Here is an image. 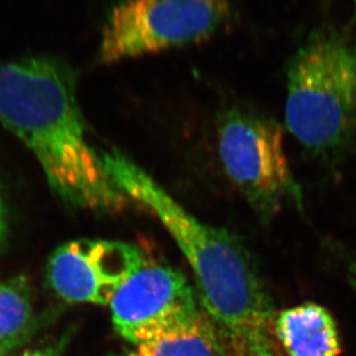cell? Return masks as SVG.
Wrapping results in <instances>:
<instances>
[{
    "instance_id": "8fae6325",
    "label": "cell",
    "mask_w": 356,
    "mask_h": 356,
    "mask_svg": "<svg viewBox=\"0 0 356 356\" xmlns=\"http://www.w3.org/2000/svg\"><path fill=\"white\" fill-rule=\"evenodd\" d=\"M70 333H65L62 338L56 340L54 343H49L47 346L28 350L17 356H63L66 347L69 345Z\"/></svg>"
},
{
    "instance_id": "277c9868",
    "label": "cell",
    "mask_w": 356,
    "mask_h": 356,
    "mask_svg": "<svg viewBox=\"0 0 356 356\" xmlns=\"http://www.w3.org/2000/svg\"><path fill=\"white\" fill-rule=\"evenodd\" d=\"M230 0H120L102 29L104 65L206 41L227 24Z\"/></svg>"
},
{
    "instance_id": "7c38bea8",
    "label": "cell",
    "mask_w": 356,
    "mask_h": 356,
    "mask_svg": "<svg viewBox=\"0 0 356 356\" xmlns=\"http://www.w3.org/2000/svg\"><path fill=\"white\" fill-rule=\"evenodd\" d=\"M31 337H24L20 339L12 340L8 343H1L0 345V356H8L10 353H13L14 350H17L22 343H26V340Z\"/></svg>"
},
{
    "instance_id": "5b68a950",
    "label": "cell",
    "mask_w": 356,
    "mask_h": 356,
    "mask_svg": "<svg viewBox=\"0 0 356 356\" xmlns=\"http://www.w3.org/2000/svg\"><path fill=\"white\" fill-rule=\"evenodd\" d=\"M218 151L226 175L261 216H273L286 204L301 202L277 120L232 108L219 125Z\"/></svg>"
},
{
    "instance_id": "4fadbf2b",
    "label": "cell",
    "mask_w": 356,
    "mask_h": 356,
    "mask_svg": "<svg viewBox=\"0 0 356 356\" xmlns=\"http://www.w3.org/2000/svg\"><path fill=\"white\" fill-rule=\"evenodd\" d=\"M7 234L6 213H5V206H3V198L0 195V250L5 243Z\"/></svg>"
},
{
    "instance_id": "3957f363",
    "label": "cell",
    "mask_w": 356,
    "mask_h": 356,
    "mask_svg": "<svg viewBox=\"0 0 356 356\" xmlns=\"http://www.w3.org/2000/svg\"><path fill=\"white\" fill-rule=\"evenodd\" d=\"M284 120L316 155H332L356 137V44L336 31H317L287 69Z\"/></svg>"
},
{
    "instance_id": "7a4b0ae2",
    "label": "cell",
    "mask_w": 356,
    "mask_h": 356,
    "mask_svg": "<svg viewBox=\"0 0 356 356\" xmlns=\"http://www.w3.org/2000/svg\"><path fill=\"white\" fill-rule=\"evenodd\" d=\"M0 125L33 152L64 202L104 213L127 206L87 140L76 73L66 63L38 56L0 64Z\"/></svg>"
},
{
    "instance_id": "ba28073f",
    "label": "cell",
    "mask_w": 356,
    "mask_h": 356,
    "mask_svg": "<svg viewBox=\"0 0 356 356\" xmlns=\"http://www.w3.org/2000/svg\"><path fill=\"white\" fill-rule=\"evenodd\" d=\"M273 336L287 356H339V330L323 305L305 302L275 312Z\"/></svg>"
},
{
    "instance_id": "5bb4252c",
    "label": "cell",
    "mask_w": 356,
    "mask_h": 356,
    "mask_svg": "<svg viewBox=\"0 0 356 356\" xmlns=\"http://www.w3.org/2000/svg\"><path fill=\"white\" fill-rule=\"evenodd\" d=\"M350 281L353 282L354 287H355L356 289V261H353V264L350 266Z\"/></svg>"
},
{
    "instance_id": "8992f818",
    "label": "cell",
    "mask_w": 356,
    "mask_h": 356,
    "mask_svg": "<svg viewBox=\"0 0 356 356\" xmlns=\"http://www.w3.org/2000/svg\"><path fill=\"white\" fill-rule=\"evenodd\" d=\"M116 332L132 346L153 339L195 317V291L179 270L146 259L109 303Z\"/></svg>"
},
{
    "instance_id": "52a82bcc",
    "label": "cell",
    "mask_w": 356,
    "mask_h": 356,
    "mask_svg": "<svg viewBox=\"0 0 356 356\" xmlns=\"http://www.w3.org/2000/svg\"><path fill=\"white\" fill-rule=\"evenodd\" d=\"M146 259L132 244L71 241L49 258L47 280L52 291L67 303L109 305L120 286Z\"/></svg>"
},
{
    "instance_id": "6da1fadb",
    "label": "cell",
    "mask_w": 356,
    "mask_h": 356,
    "mask_svg": "<svg viewBox=\"0 0 356 356\" xmlns=\"http://www.w3.org/2000/svg\"><path fill=\"white\" fill-rule=\"evenodd\" d=\"M117 188L168 230L195 274L202 309L228 356H281L273 302L247 249L227 230L202 222L140 165L117 149L102 154Z\"/></svg>"
},
{
    "instance_id": "30bf717a",
    "label": "cell",
    "mask_w": 356,
    "mask_h": 356,
    "mask_svg": "<svg viewBox=\"0 0 356 356\" xmlns=\"http://www.w3.org/2000/svg\"><path fill=\"white\" fill-rule=\"evenodd\" d=\"M31 287L27 277L0 284V345L31 337L34 330Z\"/></svg>"
},
{
    "instance_id": "9c48e42d",
    "label": "cell",
    "mask_w": 356,
    "mask_h": 356,
    "mask_svg": "<svg viewBox=\"0 0 356 356\" xmlns=\"http://www.w3.org/2000/svg\"><path fill=\"white\" fill-rule=\"evenodd\" d=\"M113 356H228L222 339L204 310L188 322Z\"/></svg>"
}]
</instances>
